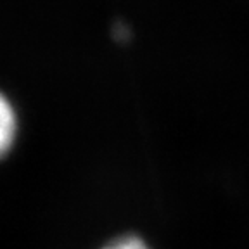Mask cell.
I'll return each instance as SVG.
<instances>
[{
  "instance_id": "6da1fadb",
  "label": "cell",
  "mask_w": 249,
  "mask_h": 249,
  "mask_svg": "<svg viewBox=\"0 0 249 249\" xmlns=\"http://www.w3.org/2000/svg\"><path fill=\"white\" fill-rule=\"evenodd\" d=\"M18 135V116L14 106L0 92V160L11 152Z\"/></svg>"
},
{
  "instance_id": "7a4b0ae2",
  "label": "cell",
  "mask_w": 249,
  "mask_h": 249,
  "mask_svg": "<svg viewBox=\"0 0 249 249\" xmlns=\"http://www.w3.org/2000/svg\"><path fill=\"white\" fill-rule=\"evenodd\" d=\"M102 249H149V246L142 239L135 237V235H128V237H120L116 241L109 242Z\"/></svg>"
}]
</instances>
